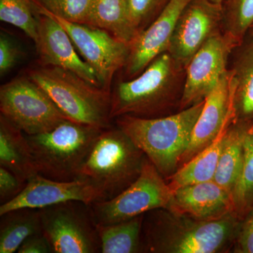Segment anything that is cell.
<instances>
[{"label": "cell", "mask_w": 253, "mask_h": 253, "mask_svg": "<svg viewBox=\"0 0 253 253\" xmlns=\"http://www.w3.org/2000/svg\"><path fill=\"white\" fill-rule=\"evenodd\" d=\"M221 31L239 44L253 23V0H225Z\"/></svg>", "instance_id": "26"}, {"label": "cell", "mask_w": 253, "mask_h": 253, "mask_svg": "<svg viewBox=\"0 0 253 253\" xmlns=\"http://www.w3.org/2000/svg\"><path fill=\"white\" fill-rule=\"evenodd\" d=\"M221 4L210 0H192L176 22L168 52L186 68L205 42L221 31Z\"/></svg>", "instance_id": "12"}, {"label": "cell", "mask_w": 253, "mask_h": 253, "mask_svg": "<svg viewBox=\"0 0 253 253\" xmlns=\"http://www.w3.org/2000/svg\"><path fill=\"white\" fill-rule=\"evenodd\" d=\"M87 25L105 30L129 45L138 36L129 0H91Z\"/></svg>", "instance_id": "20"}, {"label": "cell", "mask_w": 253, "mask_h": 253, "mask_svg": "<svg viewBox=\"0 0 253 253\" xmlns=\"http://www.w3.org/2000/svg\"><path fill=\"white\" fill-rule=\"evenodd\" d=\"M204 104L205 101L164 117L123 116L113 121L168 181L179 168Z\"/></svg>", "instance_id": "3"}, {"label": "cell", "mask_w": 253, "mask_h": 253, "mask_svg": "<svg viewBox=\"0 0 253 253\" xmlns=\"http://www.w3.org/2000/svg\"><path fill=\"white\" fill-rule=\"evenodd\" d=\"M229 126L217 136L212 144L183 165L168 179V182L171 189L174 190L181 186L214 179L225 140L226 130Z\"/></svg>", "instance_id": "22"}, {"label": "cell", "mask_w": 253, "mask_h": 253, "mask_svg": "<svg viewBox=\"0 0 253 253\" xmlns=\"http://www.w3.org/2000/svg\"><path fill=\"white\" fill-rule=\"evenodd\" d=\"M210 1H212V2L217 3V4H222L225 0H210Z\"/></svg>", "instance_id": "35"}, {"label": "cell", "mask_w": 253, "mask_h": 253, "mask_svg": "<svg viewBox=\"0 0 253 253\" xmlns=\"http://www.w3.org/2000/svg\"><path fill=\"white\" fill-rule=\"evenodd\" d=\"M247 35L248 36L252 37V38H253V23L252 24V26H251V27H250L249 31H248L247 33Z\"/></svg>", "instance_id": "34"}, {"label": "cell", "mask_w": 253, "mask_h": 253, "mask_svg": "<svg viewBox=\"0 0 253 253\" xmlns=\"http://www.w3.org/2000/svg\"><path fill=\"white\" fill-rule=\"evenodd\" d=\"M42 232L52 253H101L90 204L69 201L40 209Z\"/></svg>", "instance_id": "7"}, {"label": "cell", "mask_w": 253, "mask_h": 253, "mask_svg": "<svg viewBox=\"0 0 253 253\" xmlns=\"http://www.w3.org/2000/svg\"><path fill=\"white\" fill-rule=\"evenodd\" d=\"M231 196L234 212L241 219L253 207V122L245 134L244 166Z\"/></svg>", "instance_id": "25"}, {"label": "cell", "mask_w": 253, "mask_h": 253, "mask_svg": "<svg viewBox=\"0 0 253 253\" xmlns=\"http://www.w3.org/2000/svg\"><path fill=\"white\" fill-rule=\"evenodd\" d=\"M146 156L116 125L103 129L91 146L78 179L87 181L108 201L139 177Z\"/></svg>", "instance_id": "4"}, {"label": "cell", "mask_w": 253, "mask_h": 253, "mask_svg": "<svg viewBox=\"0 0 253 253\" xmlns=\"http://www.w3.org/2000/svg\"><path fill=\"white\" fill-rule=\"evenodd\" d=\"M173 190L147 157L139 177L116 197L90 204L96 225L129 220L145 213L167 208Z\"/></svg>", "instance_id": "9"}, {"label": "cell", "mask_w": 253, "mask_h": 253, "mask_svg": "<svg viewBox=\"0 0 253 253\" xmlns=\"http://www.w3.org/2000/svg\"><path fill=\"white\" fill-rule=\"evenodd\" d=\"M48 12L73 23L87 24L91 0H32Z\"/></svg>", "instance_id": "28"}, {"label": "cell", "mask_w": 253, "mask_h": 253, "mask_svg": "<svg viewBox=\"0 0 253 253\" xmlns=\"http://www.w3.org/2000/svg\"><path fill=\"white\" fill-rule=\"evenodd\" d=\"M0 112L27 135L46 132L69 120L49 95L27 76L1 86Z\"/></svg>", "instance_id": "8"}, {"label": "cell", "mask_w": 253, "mask_h": 253, "mask_svg": "<svg viewBox=\"0 0 253 253\" xmlns=\"http://www.w3.org/2000/svg\"><path fill=\"white\" fill-rule=\"evenodd\" d=\"M18 253H52L49 241L42 232L37 233L25 240L18 248Z\"/></svg>", "instance_id": "33"}, {"label": "cell", "mask_w": 253, "mask_h": 253, "mask_svg": "<svg viewBox=\"0 0 253 253\" xmlns=\"http://www.w3.org/2000/svg\"><path fill=\"white\" fill-rule=\"evenodd\" d=\"M26 184V181L21 180L9 169L0 166V204H6L17 197Z\"/></svg>", "instance_id": "30"}, {"label": "cell", "mask_w": 253, "mask_h": 253, "mask_svg": "<svg viewBox=\"0 0 253 253\" xmlns=\"http://www.w3.org/2000/svg\"><path fill=\"white\" fill-rule=\"evenodd\" d=\"M28 77L49 95L68 119L101 129L113 126L111 92L96 87L71 71L54 66L31 68Z\"/></svg>", "instance_id": "6"}, {"label": "cell", "mask_w": 253, "mask_h": 253, "mask_svg": "<svg viewBox=\"0 0 253 253\" xmlns=\"http://www.w3.org/2000/svg\"><path fill=\"white\" fill-rule=\"evenodd\" d=\"M131 22L138 35L162 12L169 0H129Z\"/></svg>", "instance_id": "29"}, {"label": "cell", "mask_w": 253, "mask_h": 253, "mask_svg": "<svg viewBox=\"0 0 253 253\" xmlns=\"http://www.w3.org/2000/svg\"><path fill=\"white\" fill-rule=\"evenodd\" d=\"M0 166L27 182L38 174L31 149L22 131L0 115Z\"/></svg>", "instance_id": "19"}, {"label": "cell", "mask_w": 253, "mask_h": 253, "mask_svg": "<svg viewBox=\"0 0 253 253\" xmlns=\"http://www.w3.org/2000/svg\"><path fill=\"white\" fill-rule=\"evenodd\" d=\"M249 123L233 121L226 130L225 140L214 180L232 194L239 180L244 159V138Z\"/></svg>", "instance_id": "21"}, {"label": "cell", "mask_w": 253, "mask_h": 253, "mask_svg": "<svg viewBox=\"0 0 253 253\" xmlns=\"http://www.w3.org/2000/svg\"><path fill=\"white\" fill-rule=\"evenodd\" d=\"M233 251L237 253H253V207L241 219Z\"/></svg>", "instance_id": "31"}, {"label": "cell", "mask_w": 253, "mask_h": 253, "mask_svg": "<svg viewBox=\"0 0 253 253\" xmlns=\"http://www.w3.org/2000/svg\"><path fill=\"white\" fill-rule=\"evenodd\" d=\"M233 108L236 122H253V38L248 36L231 53Z\"/></svg>", "instance_id": "18"}, {"label": "cell", "mask_w": 253, "mask_h": 253, "mask_svg": "<svg viewBox=\"0 0 253 253\" xmlns=\"http://www.w3.org/2000/svg\"><path fill=\"white\" fill-rule=\"evenodd\" d=\"M232 76L231 71L222 76L205 104L195 125L191 141L183 155L179 168L217 139L234 121Z\"/></svg>", "instance_id": "13"}, {"label": "cell", "mask_w": 253, "mask_h": 253, "mask_svg": "<svg viewBox=\"0 0 253 253\" xmlns=\"http://www.w3.org/2000/svg\"><path fill=\"white\" fill-rule=\"evenodd\" d=\"M143 219L144 214L116 224L97 225L101 253H144Z\"/></svg>", "instance_id": "24"}, {"label": "cell", "mask_w": 253, "mask_h": 253, "mask_svg": "<svg viewBox=\"0 0 253 253\" xmlns=\"http://www.w3.org/2000/svg\"><path fill=\"white\" fill-rule=\"evenodd\" d=\"M32 0H0V20L24 32L36 43L38 18Z\"/></svg>", "instance_id": "27"}, {"label": "cell", "mask_w": 253, "mask_h": 253, "mask_svg": "<svg viewBox=\"0 0 253 253\" xmlns=\"http://www.w3.org/2000/svg\"><path fill=\"white\" fill-rule=\"evenodd\" d=\"M186 68L166 51L139 76L120 82L111 94L110 116L164 117L179 111Z\"/></svg>", "instance_id": "2"}, {"label": "cell", "mask_w": 253, "mask_h": 253, "mask_svg": "<svg viewBox=\"0 0 253 253\" xmlns=\"http://www.w3.org/2000/svg\"><path fill=\"white\" fill-rule=\"evenodd\" d=\"M69 201L91 204L101 201L99 193L87 181L77 179L71 181L53 180L36 174L30 178L17 197L0 206V215L18 208L42 209Z\"/></svg>", "instance_id": "16"}, {"label": "cell", "mask_w": 253, "mask_h": 253, "mask_svg": "<svg viewBox=\"0 0 253 253\" xmlns=\"http://www.w3.org/2000/svg\"><path fill=\"white\" fill-rule=\"evenodd\" d=\"M237 45L222 31L205 42L186 67L179 111L206 100L227 72L229 57Z\"/></svg>", "instance_id": "11"}, {"label": "cell", "mask_w": 253, "mask_h": 253, "mask_svg": "<svg viewBox=\"0 0 253 253\" xmlns=\"http://www.w3.org/2000/svg\"><path fill=\"white\" fill-rule=\"evenodd\" d=\"M167 208L202 221L215 220L234 212L231 193L214 180L173 190Z\"/></svg>", "instance_id": "17"}, {"label": "cell", "mask_w": 253, "mask_h": 253, "mask_svg": "<svg viewBox=\"0 0 253 253\" xmlns=\"http://www.w3.org/2000/svg\"><path fill=\"white\" fill-rule=\"evenodd\" d=\"M37 14L38 36L36 46L41 66L71 71L89 84L102 89L94 70L78 54L67 32L51 16Z\"/></svg>", "instance_id": "15"}, {"label": "cell", "mask_w": 253, "mask_h": 253, "mask_svg": "<svg viewBox=\"0 0 253 253\" xmlns=\"http://www.w3.org/2000/svg\"><path fill=\"white\" fill-rule=\"evenodd\" d=\"M192 0H169L156 19L130 44L124 69L128 80L140 75L158 56L168 51L183 10Z\"/></svg>", "instance_id": "14"}, {"label": "cell", "mask_w": 253, "mask_h": 253, "mask_svg": "<svg viewBox=\"0 0 253 253\" xmlns=\"http://www.w3.org/2000/svg\"><path fill=\"white\" fill-rule=\"evenodd\" d=\"M241 219L231 212L215 220H198L158 208L145 213L142 224L144 253H217L234 246Z\"/></svg>", "instance_id": "1"}, {"label": "cell", "mask_w": 253, "mask_h": 253, "mask_svg": "<svg viewBox=\"0 0 253 253\" xmlns=\"http://www.w3.org/2000/svg\"><path fill=\"white\" fill-rule=\"evenodd\" d=\"M33 3L37 13L51 16L67 32L81 57L94 70L101 87L111 93L113 78L126 66L130 45L105 30L66 21Z\"/></svg>", "instance_id": "10"}, {"label": "cell", "mask_w": 253, "mask_h": 253, "mask_svg": "<svg viewBox=\"0 0 253 253\" xmlns=\"http://www.w3.org/2000/svg\"><path fill=\"white\" fill-rule=\"evenodd\" d=\"M20 50L8 37H0V75L4 76L14 67L20 59Z\"/></svg>", "instance_id": "32"}, {"label": "cell", "mask_w": 253, "mask_h": 253, "mask_svg": "<svg viewBox=\"0 0 253 253\" xmlns=\"http://www.w3.org/2000/svg\"><path fill=\"white\" fill-rule=\"evenodd\" d=\"M42 232L41 211L18 208L0 215V253L17 252L30 236Z\"/></svg>", "instance_id": "23"}, {"label": "cell", "mask_w": 253, "mask_h": 253, "mask_svg": "<svg viewBox=\"0 0 253 253\" xmlns=\"http://www.w3.org/2000/svg\"><path fill=\"white\" fill-rule=\"evenodd\" d=\"M103 129L67 120L46 132L25 134L37 172L53 180H76Z\"/></svg>", "instance_id": "5"}]
</instances>
